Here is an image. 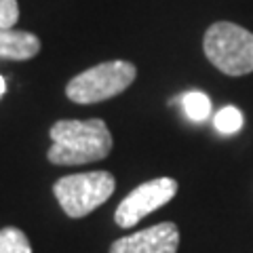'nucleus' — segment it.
Returning a JSON list of instances; mask_svg holds the SVG:
<instances>
[{
	"instance_id": "nucleus-1",
	"label": "nucleus",
	"mask_w": 253,
	"mask_h": 253,
	"mask_svg": "<svg viewBox=\"0 0 253 253\" xmlns=\"http://www.w3.org/2000/svg\"><path fill=\"white\" fill-rule=\"evenodd\" d=\"M53 146L46 158L53 165H86L97 163L112 152L114 139L101 118L89 121H59L51 126Z\"/></svg>"
},
{
	"instance_id": "nucleus-2",
	"label": "nucleus",
	"mask_w": 253,
	"mask_h": 253,
	"mask_svg": "<svg viewBox=\"0 0 253 253\" xmlns=\"http://www.w3.org/2000/svg\"><path fill=\"white\" fill-rule=\"evenodd\" d=\"M203 51L213 66L228 76L253 72V34L232 21L209 26L203 38Z\"/></svg>"
},
{
	"instance_id": "nucleus-3",
	"label": "nucleus",
	"mask_w": 253,
	"mask_h": 253,
	"mask_svg": "<svg viewBox=\"0 0 253 253\" xmlns=\"http://www.w3.org/2000/svg\"><path fill=\"white\" fill-rule=\"evenodd\" d=\"M135 76L137 70L131 61H106L74 76L66 86V95L74 104H99L126 91Z\"/></svg>"
},
{
	"instance_id": "nucleus-4",
	"label": "nucleus",
	"mask_w": 253,
	"mask_h": 253,
	"mask_svg": "<svg viewBox=\"0 0 253 253\" xmlns=\"http://www.w3.org/2000/svg\"><path fill=\"white\" fill-rule=\"evenodd\" d=\"M116 188V179L108 171L74 173L55 181L53 192L68 217H84L101 207Z\"/></svg>"
},
{
	"instance_id": "nucleus-5",
	"label": "nucleus",
	"mask_w": 253,
	"mask_h": 253,
	"mask_svg": "<svg viewBox=\"0 0 253 253\" xmlns=\"http://www.w3.org/2000/svg\"><path fill=\"white\" fill-rule=\"evenodd\" d=\"M175 194H177V181L173 177H158L146 181V184H139L116 207L114 213L116 224L121 228L135 226L139 219H144L152 211L165 207Z\"/></svg>"
},
{
	"instance_id": "nucleus-6",
	"label": "nucleus",
	"mask_w": 253,
	"mask_h": 253,
	"mask_svg": "<svg viewBox=\"0 0 253 253\" xmlns=\"http://www.w3.org/2000/svg\"><path fill=\"white\" fill-rule=\"evenodd\" d=\"M179 230L173 221L150 226L131 236H123L112 243L110 253H177Z\"/></svg>"
},
{
	"instance_id": "nucleus-7",
	"label": "nucleus",
	"mask_w": 253,
	"mask_h": 253,
	"mask_svg": "<svg viewBox=\"0 0 253 253\" xmlns=\"http://www.w3.org/2000/svg\"><path fill=\"white\" fill-rule=\"evenodd\" d=\"M41 51V38L28 30L0 28V59L26 61Z\"/></svg>"
},
{
	"instance_id": "nucleus-8",
	"label": "nucleus",
	"mask_w": 253,
	"mask_h": 253,
	"mask_svg": "<svg viewBox=\"0 0 253 253\" xmlns=\"http://www.w3.org/2000/svg\"><path fill=\"white\" fill-rule=\"evenodd\" d=\"M181 108L194 123H203L211 116V99L201 91H188L181 95Z\"/></svg>"
},
{
	"instance_id": "nucleus-9",
	"label": "nucleus",
	"mask_w": 253,
	"mask_h": 253,
	"mask_svg": "<svg viewBox=\"0 0 253 253\" xmlns=\"http://www.w3.org/2000/svg\"><path fill=\"white\" fill-rule=\"evenodd\" d=\"M0 253H32V245L26 232L15 226H6L0 230Z\"/></svg>"
},
{
	"instance_id": "nucleus-10",
	"label": "nucleus",
	"mask_w": 253,
	"mask_h": 253,
	"mask_svg": "<svg viewBox=\"0 0 253 253\" xmlns=\"http://www.w3.org/2000/svg\"><path fill=\"white\" fill-rule=\"evenodd\" d=\"M213 125H215V129L221 133V135H232V133L241 131L243 114H241L239 108L226 106V108H221L219 112L215 114V118H213Z\"/></svg>"
},
{
	"instance_id": "nucleus-11",
	"label": "nucleus",
	"mask_w": 253,
	"mask_h": 253,
	"mask_svg": "<svg viewBox=\"0 0 253 253\" xmlns=\"http://www.w3.org/2000/svg\"><path fill=\"white\" fill-rule=\"evenodd\" d=\"M19 19L17 0H0V28H13Z\"/></svg>"
},
{
	"instance_id": "nucleus-12",
	"label": "nucleus",
	"mask_w": 253,
	"mask_h": 253,
	"mask_svg": "<svg viewBox=\"0 0 253 253\" xmlns=\"http://www.w3.org/2000/svg\"><path fill=\"white\" fill-rule=\"evenodd\" d=\"M4 91H6V81H4L2 76H0V97L4 95Z\"/></svg>"
}]
</instances>
